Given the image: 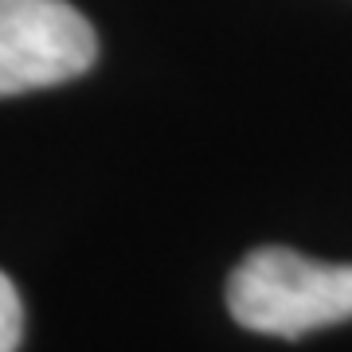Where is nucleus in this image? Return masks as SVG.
Returning a JSON list of instances; mask_svg holds the SVG:
<instances>
[{"mask_svg":"<svg viewBox=\"0 0 352 352\" xmlns=\"http://www.w3.org/2000/svg\"><path fill=\"white\" fill-rule=\"evenodd\" d=\"M227 309L247 333L278 340L352 321V263H317L289 247H258L227 278Z\"/></svg>","mask_w":352,"mask_h":352,"instance_id":"obj_1","label":"nucleus"},{"mask_svg":"<svg viewBox=\"0 0 352 352\" xmlns=\"http://www.w3.org/2000/svg\"><path fill=\"white\" fill-rule=\"evenodd\" d=\"M94 59V28L67 0H0V98L71 82Z\"/></svg>","mask_w":352,"mask_h":352,"instance_id":"obj_2","label":"nucleus"},{"mask_svg":"<svg viewBox=\"0 0 352 352\" xmlns=\"http://www.w3.org/2000/svg\"><path fill=\"white\" fill-rule=\"evenodd\" d=\"M20 337H24V305L8 274L0 270V352H16Z\"/></svg>","mask_w":352,"mask_h":352,"instance_id":"obj_3","label":"nucleus"}]
</instances>
